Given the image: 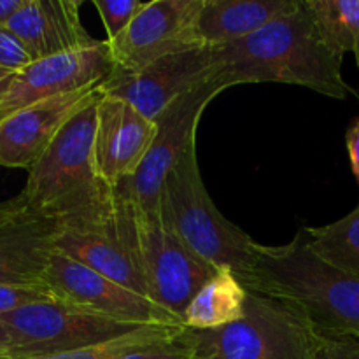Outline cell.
Listing matches in <instances>:
<instances>
[{"label": "cell", "mask_w": 359, "mask_h": 359, "mask_svg": "<svg viewBox=\"0 0 359 359\" xmlns=\"http://www.w3.org/2000/svg\"><path fill=\"white\" fill-rule=\"evenodd\" d=\"M55 249L147 297L137 244V205L121 188H112L102 202L58 219Z\"/></svg>", "instance_id": "5"}, {"label": "cell", "mask_w": 359, "mask_h": 359, "mask_svg": "<svg viewBox=\"0 0 359 359\" xmlns=\"http://www.w3.org/2000/svg\"><path fill=\"white\" fill-rule=\"evenodd\" d=\"M98 86L46 98L0 121V165L30 170L63 126L100 97Z\"/></svg>", "instance_id": "15"}, {"label": "cell", "mask_w": 359, "mask_h": 359, "mask_svg": "<svg viewBox=\"0 0 359 359\" xmlns=\"http://www.w3.org/2000/svg\"><path fill=\"white\" fill-rule=\"evenodd\" d=\"M9 346H11L9 333H7L4 323L0 321V354H6L7 351H9Z\"/></svg>", "instance_id": "32"}, {"label": "cell", "mask_w": 359, "mask_h": 359, "mask_svg": "<svg viewBox=\"0 0 359 359\" xmlns=\"http://www.w3.org/2000/svg\"><path fill=\"white\" fill-rule=\"evenodd\" d=\"M16 74L18 72H14V70H7L0 67V98L7 93V90H9L11 84H13Z\"/></svg>", "instance_id": "30"}, {"label": "cell", "mask_w": 359, "mask_h": 359, "mask_svg": "<svg viewBox=\"0 0 359 359\" xmlns=\"http://www.w3.org/2000/svg\"><path fill=\"white\" fill-rule=\"evenodd\" d=\"M184 330L182 325H146L135 332L123 335L119 339L109 342L97 344V346L81 347V349L67 351L58 354H46V356H11L0 354V359H118L133 351L175 339Z\"/></svg>", "instance_id": "22"}, {"label": "cell", "mask_w": 359, "mask_h": 359, "mask_svg": "<svg viewBox=\"0 0 359 359\" xmlns=\"http://www.w3.org/2000/svg\"><path fill=\"white\" fill-rule=\"evenodd\" d=\"M25 0H0V28H6L14 14L23 7Z\"/></svg>", "instance_id": "29"}, {"label": "cell", "mask_w": 359, "mask_h": 359, "mask_svg": "<svg viewBox=\"0 0 359 359\" xmlns=\"http://www.w3.org/2000/svg\"><path fill=\"white\" fill-rule=\"evenodd\" d=\"M242 284L286 302L316 335L359 337V279L312 255L302 230L284 245L256 244Z\"/></svg>", "instance_id": "2"}, {"label": "cell", "mask_w": 359, "mask_h": 359, "mask_svg": "<svg viewBox=\"0 0 359 359\" xmlns=\"http://www.w3.org/2000/svg\"><path fill=\"white\" fill-rule=\"evenodd\" d=\"M205 0H151L125 32L107 42L114 70L137 72L165 56L203 48L200 14Z\"/></svg>", "instance_id": "10"}, {"label": "cell", "mask_w": 359, "mask_h": 359, "mask_svg": "<svg viewBox=\"0 0 359 359\" xmlns=\"http://www.w3.org/2000/svg\"><path fill=\"white\" fill-rule=\"evenodd\" d=\"M191 359H311L316 333L286 302L249 291L245 316L216 330L184 328Z\"/></svg>", "instance_id": "6"}, {"label": "cell", "mask_w": 359, "mask_h": 359, "mask_svg": "<svg viewBox=\"0 0 359 359\" xmlns=\"http://www.w3.org/2000/svg\"><path fill=\"white\" fill-rule=\"evenodd\" d=\"M300 230L312 255L359 279V203L335 223Z\"/></svg>", "instance_id": "20"}, {"label": "cell", "mask_w": 359, "mask_h": 359, "mask_svg": "<svg viewBox=\"0 0 359 359\" xmlns=\"http://www.w3.org/2000/svg\"><path fill=\"white\" fill-rule=\"evenodd\" d=\"M137 244L147 297L182 325L189 302L219 269L175 237L161 221L160 210L142 212L137 207Z\"/></svg>", "instance_id": "8"}, {"label": "cell", "mask_w": 359, "mask_h": 359, "mask_svg": "<svg viewBox=\"0 0 359 359\" xmlns=\"http://www.w3.org/2000/svg\"><path fill=\"white\" fill-rule=\"evenodd\" d=\"M249 290L228 266L195 294L182 316V326L191 330H216L241 321L245 316Z\"/></svg>", "instance_id": "19"}, {"label": "cell", "mask_w": 359, "mask_h": 359, "mask_svg": "<svg viewBox=\"0 0 359 359\" xmlns=\"http://www.w3.org/2000/svg\"><path fill=\"white\" fill-rule=\"evenodd\" d=\"M18 200V209L0 223V284H44L58 219L34 212Z\"/></svg>", "instance_id": "16"}, {"label": "cell", "mask_w": 359, "mask_h": 359, "mask_svg": "<svg viewBox=\"0 0 359 359\" xmlns=\"http://www.w3.org/2000/svg\"><path fill=\"white\" fill-rule=\"evenodd\" d=\"M156 121L132 104L100 95L95 119L93 158L98 177L109 188L130 181L149 153L156 137Z\"/></svg>", "instance_id": "14"}, {"label": "cell", "mask_w": 359, "mask_h": 359, "mask_svg": "<svg viewBox=\"0 0 359 359\" xmlns=\"http://www.w3.org/2000/svg\"><path fill=\"white\" fill-rule=\"evenodd\" d=\"M79 11V0H25L6 28L35 62L95 41L84 28Z\"/></svg>", "instance_id": "17"}, {"label": "cell", "mask_w": 359, "mask_h": 359, "mask_svg": "<svg viewBox=\"0 0 359 359\" xmlns=\"http://www.w3.org/2000/svg\"><path fill=\"white\" fill-rule=\"evenodd\" d=\"M346 146L347 153H349L351 168H353V174L359 184V118L351 125V128L347 130Z\"/></svg>", "instance_id": "28"}, {"label": "cell", "mask_w": 359, "mask_h": 359, "mask_svg": "<svg viewBox=\"0 0 359 359\" xmlns=\"http://www.w3.org/2000/svg\"><path fill=\"white\" fill-rule=\"evenodd\" d=\"M9 333L11 356H46L97 346L146 325L119 323L58 300L39 302L0 316Z\"/></svg>", "instance_id": "7"}, {"label": "cell", "mask_w": 359, "mask_h": 359, "mask_svg": "<svg viewBox=\"0 0 359 359\" xmlns=\"http://www.w3.org/2000/svg\"><path fill=\"white\" fill-rule=\"evenodd\" d=\"M224 90H228L226 84L212 76L179 97L156 119L158 132L146 160L130 181L116 186L121 188L142 212L160 210L158 205L165 179L182 160L186 151L196 144V130L203 111Z\"/></svg>", "instance_id": "9"}, {"label": "cell", "mask_w": 359, "mask_h": 359, "mask_svg": "<svg viewBox=\"0 0 359 359\" xmlns=\"http://www.w3.org/2000/svg\"><path fill=\"white\" fill-rule=\"evenodd\" d=\"M112 69L107 41L98 39L79 49L35 60L16 74L7 93L0 98V121L46 98L97 86Z\"/></svg>", "instance_id": "13"}, {"label": "cell", "mask_w": 359, "mask_h": 359, "mask_svg": "<svg viewBox=\"0 0 359 359\" xmlns=\"http://www.w3.org/2000/svg\"><path fill=\"white\" fill-rule=\"evenodd\" d=\"M181 333L175 339L133 351V353L125 354V356L118 359H191V353H189L188 346L181 340Z\"/></svg>", "instance_id": "27"}, {"label": "cell", "mask_w": 359, "mask_h": 359, "mask_svg": "<svg viewBox=\"0 0 359 359\" xmlns=\"http://www.w3.org/2000/svg\"><path fill=\"white\" fill-rule=\"evenodd\" d=\"M158 209L165 226L193 252L216 269H231L241 283L248 279L258 242L214 205L200 175L196 144L165 179Z\"/></svg>", "instance_id": "3"}, {"label": "cell", "mask_w": 359, "mask_h": 359, "mask_svg": "<svg viewBox=\"0 0 359 359\" xmlns=\"http://www.w3.org/2000/svg\"><path fill=\"white\" fill-rule=\"evenodd\" d=\"M214 49V77L226 88L280 83L346 100L354 90L342 76L344 55L332 48L304 0L256 34Z\"/></svg>", "instance_id": "1"}, {"label": "cell", "mask_w": 359, "mask_h": 359, "mask_svg": "<svg viewBox=\"0 0 359 359\" xmlns=\"http://www.w3.org/2000/svg\"><path fill=\"white\" fill-rule=\"evenodd\" d=\"M214 72L210 46L165 56L137 72L111 70L100 83V93L118 97L156 121L179 97L209 81Z\"/></svg>", "instance_id": "12"}, {"label": "cell", "mask_w": 359, "mask_h": 359, "mask_svg": "<svg viewBox=\"0 0 359 359\" xmlns=\"http://www.w3.org/2000/svg\"><path fill=\"white\" fill-rule=\"evenodd\" d=\"M93 6L104 23L105 34H107L105 41L112 42L128 28V25L142 11L146 2L142 0H93Z\"/></svg>", "instance_id": "23"}, {"label": "cell", "mask_w": 359, "mask_h": 359, "mask_svg": "<svg viewBox=\"0 0 359 359\" xmlns=\"http://www.w3.org/2000/svg\"><path fill=\"white\" fill-rule=\"evenodd\" d=\"M32 62L34 60L30 58L23 44L7 28H0V67L20 72Z\"/></svg>", "instance_id": "26"}, {"label": "cell", "mask_w": 359, "mask_h": 359, "mask_svg": "<svg viewBox=\"0 0 359 359\" xmlns=\"http://www.w3.org/2000/svg\"><path fill=\"white\" fill-rule=\"evenodd\" d=\"M311 359H359V337L316 335Z\"/></svg>", "instance_id": "25"}, {"label": "cell", "mask_w": 359, "mask_h": 359, "mask_svg": "<svg viewBox=\"0 0 359 359\" xmlns=\"http://www.w3.org/2000/svg\"><path fill=\"white\" fill-rule=\"evenodd\" d=\"M325 41L340 55L353 53L359 67V0H304Z\"/></svg>", "instance_id": "21"}, {"label": "cell", "mask_w": 359, "mask_h": 359, "mask_svg": "<svg viewBox=\"0 0 359 359\" xmlns=\"http://www.w3.org/2000/svg\"><path fill=\"white\" fill-rule=\"evenodd\" d=\"M98 98L63 126L28 170L27 184L20 195L25 207L62 219L102 202L112 191L98 177L93 158Z\"/></svg>", "instance_id": "4"}, {"label": "cell", "mask_w": 359, "mask_h": 359, "mask_svg": "<svg viewBox=\"0 0 359 359\" xmlns=\"http://www.w3.org/2000/svg\"><path fill=\"white\" fill-rule=\"evenodd\" d=\"M18 205H20V200H18V196L14 200H11V202L0 203V223H2L4 219H7V217H9L11 214L18 209Z\"/></svg>", "instance_id": "31"}, {"label": "cell", "mask_w": 359, "mask_h": 359, "mask_svg": "<svg viewBox=\"0 0 359 359\" xmlns=\"http://www.w3.org/2000/svg\"><path fill=\"white\" fill-rule=\"evenodd\" d=\"M49 300L55 297L46 284H0V316Z\"/></svg>", "instance_id": "24"}, {"label": "cell", "mask_w": 359, "mask_h": 359, "mask_svg": "<svg viewBox=\"0 0 359 359\" xmlns=\"http://www.w3.org/2000/svg\"><path fill=\"white\" fill-rule=\"evenodd\" d=\"M42 283L49 287L55 300L114 321L132 325H181L147 297L114 283L56 249L49 258Z\"/></svg>", "instance_id": "11"}, {"label": "cell", "mask_w": 359, "mask_h": 359, "mask_svg": "<svg viewBox=\"0 0 359 359\" xmlns=\"http://www.w3.org/2000/svg\"><path fill=\"white\" fill-rule=\"evenodd\" d=\"M300 0H205L200 34L210 48L233 44L293 11Z\"/></svg>", "instance_id": "18"}]
</instances>
